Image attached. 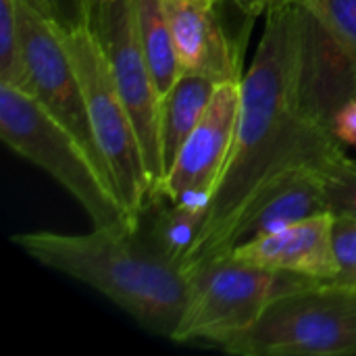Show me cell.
Masks as SVG:
<instances>
[{"label":"cell","instance_id":"cell-1","mask_svg":"<svg viewBox=\"0 0 356 356\" xmlns=\"http://www.w3.org/2000/svg\"><path fill=\"white\" fill-rule=\"evenodd\" d=\"M265 19L254 58L242 77L234 148L184 273L217 257L242 211L273 177L300 165H325L344 152L309 83L300 2H282Z\"/></svg>","mask_w":356,"mask_h":356},{"label":"cell","instance_id":"cell-2","mask_svg":"<svg viewBox=\"0 0 356 356\" xmlns=\"http://www.w3.org/2000/svg\"><path fill=\"white\" fill-rule=\"evenodd\" d=\"M13 244L40 265L94 288L148 332L171 340L179 327L190 298L188 277L150 242H140L138 229L23 232Z\"/></svg>","mask_w":356,"mask_h":356},{"label":"cell","instance_id":"cell-3","mask_svg":"<svg viewBox=\"0 0 356 356\" xmlns=\"http://www.w3.org/2000/svg\"><path fill=\"white\" fill-rule=\"evenodd\" d=\"M0 136L25 161L44 169L88 213L92 227L138 229L113 179L90 156L86 146L31 94L0 83Z\"/></svg>","mask_w":356,"mask_h":356},{"label":"cell","instance_id":"cell-4","mask_svg":"<svg viewBox=\"0 0 356 356\" xmlns=\"http://www.w3.org/2000/svg\"><path fill=\"white\" fill-rule=\"evenodd\" d=\"M186 277L190 298L171 340L221 348L252 327L275 298L315 284V280L240 261L229 252L194 265Z\"/></svg>","mask_w":356,"mask_h":356},{"label":"cell","instance_id":"cell-5","mask_svg":"<svg viewBox=\"0 0 356 356\" xmlns=\"http://www.w3.org/2000/svg\"><path fill=\"white\" fill-rule=\"evenodd\" d=\"M223 350L238 356L356 355V286L315 282L288 292Z\"/></svg>","mask_w":356,"mask_h":356},{"label":"cell","instance_id":"cell-6","mask_svg":"<svg viewBox=\"0 0 356 356\" xmlns=\"http://www.w3.org/2000/svg\"><path fill=\"white\" fill-rule=\"evenodd\" d=\"M60 31L81 79L98 150L123 204L140 217L152 202L154 186L136 125L115 86L104 50L88 21L69 29L60 27Z\"/></svg>","mask_w":356,"mask_h":356},{"label":"cell","instance_id":"cell-7","mask_svg":"<svg viewBox=\"0 0 356 356\" xmlns=\"http://www.w3.org/2000/svg\"><path fill=\"white\" fill-rule=\"evenodd\" d=\"M104 50L115 86L131 115L136 125L144 161L154 186L163 181V161H161V94L156 90L154 77L146 63L136 15L131 0H94L92 10L86 19ZM154 202V196H152Z\"/></svg>","mask_w":356,"mask_h":356},{"label":"cell","instance_id":"cell-8","mask_svg":"<svg viewBox=\"0 0 356 356\" xmlns=\"http://www.w3.org/2000/svg\"><path fill=\"white\" fill-rule=\"evenodd\" d=\"M23 52L29 73L31 96L54 117L58 119L77 140L86 146L90 156L102 167V171L111 177L106 163L98 150L86 94L81 88L79 73L69 54L60 27L35 13L25 2L17 0ZM113 179V177H111Z\"/></svg>","mask_w":356,"mask_h":356},{"label":"cell","instance_id":"cell-9","mask_svg":"<svg viewBox=\"0 0 356 356\" xmlns=\"http://www.w3.org/2000/svg\"><path fill=\"white\" fill-rule=\"evenodd\" d=\"M242 100V81H225L215 94L165 173L154 200L184 202L209 211L213 192L229 161Z\"/></svg>","mask_w":356,"mask_h":356},{"label":"cell","instance_id":"cell-10","mask_svg":"<svg viewBox=\"0 0 356 356\" xmlns=\"http://www.w3.org/2000/svg\"><path fill=\"white\" fill-rule=\"evenodd\" d=\"M181 73L215 83L242 81L250 27L234 29L225 0H163Z\"/></svg>","mask_w":356,"mask_h":356},{"label":"cell","instance_id":"cell-11","mask_svg":"<svg viewBox=\"0 0 356 356\" xmlns=\"http://www.w3.org/2000/svg\"><path fill=\"white\" fill-rule=\"evenodd\" d=\"M325 211L327 202L323 190V165H300L288 169L273 177L248 202L223 240L217 257Z\"/></svg>","mask_w":356,"mask_h":356},{"label":"cell","instance_id":"cell-12","mask_svg":"<svg viewBox=\"0 0 356 356\" xmlns=\"http://www.w3.org/2000/svg\"><path fill=\"white\" fill-rule=\"evenodd\" d=\"M332 219L334 213L330 211L313 215L280 232L236 246L229 254L273 271L315 282H334L338 277V263L332 248Z\"/></svg>","mask_w":356,"mask_h":356},{"label":"cell","instance_id":"cell-13","mask_svg":"<svg viewBox=\"0 0 356 356\" xmlns=\"http://www.w3.org/2000/svg\"><path fill=\"white\" fill-rule=\"evenodd\" d=\"M217 86L219 83L202 75L181 73L179 79L173 83V88L163 96L161 127H159L163 173L169 171L179 148L184 146L188 136L194 131L196 123L202 119Z\"/></svg>","mask_w":356,"mask_h":356},{"label":"cell","instance_id":"cell-14","mask_svg":"<svg viewBox=\"0 0 356 356\" xmlns=\"http://www.w3.org/2000/svg\"><path fill=\"white\" fill-rule=\"evenodd\" d=\"M131 2H134L140 44L146 63L150 67V73L154 77L156 90L163 98L181 75L165 4L163 0H131Z\"/></svg>","mask_w":356,"mask_h":356},{"label":"cell","instance_id":"cell-15","mask_svg":"<svg viewBox=\"0 0 356 356\" xmlns=\"http://www.w3.org/2000/svg\"><path fill=\"white\" fill-rule=\"evenodd\" d=\"M209 211L184 202H167L150 229V246L179 269L194 252Z\"/></svg>","mask_w":356,"mask_h":356},{"label":"cell","instance_id":"cell-16","mask_svg":"<svg viewBox=\"0 0 356 356\" xmlns=\"http://www.w3.org/2000/svg\"><path fill=\"white\" fill-rule=\"evenodd\" d=\"M0 83L31 92L17 0H0Z\"/></svg>","mask_w":356,"mask_h":356},{"label":"cell","instance_id":"cell-17","mask_svg":"<svg viewBox=\"0 0 356 356\" xmlns=\"http://www.w3.org/2000/svg\"><path fill=\"white\" fill-rule=\"evenodd\" d=\"M319 21L327 35L356 60V0H296Z\"/></svg>","mask_w":356,"mask_h":356},{"label":"cell","instance_id":"cell-18","mask_svg":"<svg viewBox=\"0 0 356 356\" xmlns=\"http://www.w3.org/2000/svg\"><path fill=\"white\" fill-rule=\"evenodd\" d=\"M323 190L330 213L356 219V167L344 152L323 165Z\"/></svg>","mask_w":356,"mask_h":356},{"label":"cell","instance_id":"cell-19","mask_svg":"<svg viewBox=\"0 0 356 356\" xmlns=\"http://www.w3.org/2000/svg\"><path fill=\"white\" fill-rule=\"evenodd\" d=\"M332 248L338 263V277L346 282L356 275V219L348 215H334L332 219Z\"/></svg>","mask_w":356,"mask_h":356},{"label":"cell","instance_id":"cell-20","mask_svg":"<svg viewBox=\"0 0 356 356\" xmlns=\"http://www.w3.org/2000/svg\"><path fill=\"white\" fill-rule=\"evenodd\" d=\"M332 134L342 146L356 148V96L348 98L332 117Z\"/></svg>","mask_w":356,"mask_h":356},{"label":"cell","instance_id":"cell-21","mask_svg":"<svg viewBox=\"0 0 356 356\" xmlns=\"http://www.w3.org/2000/svg\"><path fill=\"white\" fill-rule=\"evenodd\" d=\"M94 0H52L54 23L63 29L86 23Z\"/></svg>","mask_w":356,"mask_h":356},{"label":"cell","instance_id":"cell-22","mask_svg":"<svg viewBox=\"0 0 356 356\" xmlns=\"http://www.w3.org/2000/svg\"><path fill=\"white\" fill-rule=\"evenodd\" d=\"M225 2L234 4L238 10L246 13L252 19H257L259 15H265L269 8H273L277 4H282V0H225Z\"/></svg>","mask_w":356,"mask_h":356},{"label":"cell","instance_id":"cell-23","mask_svg":"<svg viewBox=\"0 0 356 356\" xmlns=\"http://www.w3.org/2000/svg\"><path fill=\"white\" fill-rule=\"evenodd\" d=\"M25 2L27 6H31L35 13H40L42 17L54 21V8H52V0H21Z\"/></svg>","mask_w":356,"mask_h":356},{"label":"cell","instance_id":"cell-24","mask_svg":"<svg viewBox=\"0 0 356 356\" xmlns=\"http://www.w3.org/2000/svg\"><path fill=\"white\" fill-rule=\"evenodd\" d=\"M336 284H346V286H356V275H353L350 280H346V282H336Z\"/></svg>","mask_w":356,"mask_h":356},{"label":"cell","instance_id":"cell-25","mask_svg":"<svg viewBox=\"0 0 356 356\" xmlns=\"http://www.w3.org/2000/svg\"><path fill=\"white\" fill-rule=\"evenodd\" d=\"M282 2H296V0H282Z\"/></svg>","mask_w":356,"mask_h":356},{"label":"cell","instance_id":"cell-26","mask_svg":"<svg viewBox=\"0 0 356 356\" xmlns=\"http://www.w3.org/2000/svg\"><path fill=\"white\" fill-rule=\"evenodd\" d=\"M353 163H355V167H356V161H355V159H353Z\"/></svg>","mask_w":356,"mask_h":356}]
</instances>
